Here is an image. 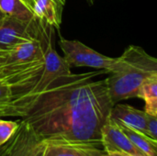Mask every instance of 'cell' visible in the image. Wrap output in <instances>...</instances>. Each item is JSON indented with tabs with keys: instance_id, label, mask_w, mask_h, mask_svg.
<instances>
[{
	"instance_id": "obj_1",
	"label": "cell",
	"mask_w": 157,
	"mask_h": 156,
	"mask_svg": "<svg viewBox=\"0 0 157 156\" xmlns=\"http://www.w3.org/2000/svg\"><path fill=\"white\" fill-rule=\"evenodd\" d=\"M105 71L69 74L53 81L32 100L21 120L51 148L100 142V129L114 106Z\"/></svg>"
},
{
	"instance_id": "obj_2",
	"label": "cell",
	"mask_w": 157,
	"mask_h": 156,
	"mask_svg": "<svg viewBox=\"0 0 157 156\" xmlns=\"http://www.w3.org/2000/svg\"><path fill=\"white\" fill-rule=\"evenodd\" d=\"M157 76V60L140 46L131 45L117 58L113 70L106 78L113 105L137 97L140 87Z\"/></svg>"
},
{
	"instance_id": "obj_3",
	"label": "cell",
	"mask_w": 157,
	"mask_h": 156,
	"mask_svg": "<svg viewBox=\"0 0 157 156\" xmlns=\"http://www.w3.org/2000/svg\"><path fill=\"white\" fill-rule=\"evenodd\" d=\"M43 67V58L0 69V118H21L38 94L35 86Z\"/></svg>"
},
{
	"instance_id": "obj_4",
	"label": "cell",
	"mask_w": 157,
	"mask_h": 156,
	"mask_svg": "<svg viewBox=\"0 0 157 156\" xmlns=\"http://www.w3.org/2000/svg\"><path fill=\"white\" fill-rule=\"evenodd\" d=\"M59 45L64 60L70 66L89 67L109 74L116 63L117 58L103 55L76 40H71L61 37Z\"/></svg>"
},
{
	"instance_id": "obj_5",
	"label": "cell",
	"mask_w": 157,
	"mask_h": 156,
	"mask_svg": "<svg viewBox=\"0 0 157 156\" xmlns=\"http://www.w3.org/2000/svg\"><path fill=\"white\" fill-rule=\"evenodd\" d=\"M44 23L38 18L31 22H24L6 16L0 20V51H8L16 45L39 36Z\"/></svg>"
},
{
	"instance_id": "obj_6",
	"label": "cell",
	"mask_w": 157,
	"mask_h": 156,
	"mask_svg": "<svg viewBox=\"0 0 157 156\" xmlns=\"http://www.w3.org/2000/svg\"><path fill=\"white\" fill-rule=\"evenodd\" d=\"M53 29L54 28L52 27L48 33L43 52V67L35 86V94H40L56 79L72 73L71 66L63 57L58 54L53 47Z\"/></svg>"
},
{
	"instance_id": "obj_7",
	"label": "cell",
	"mask_w": 157,
	"mask_h": 156,
	"mask_svg": "<svg viewBox=\"0 0 157 156\" xmlns=\"http://www.w3.org/2000/svg\"><path fill=\"white\" fill-rule=\"evenodd\" d=\"M43 143L32 128L20 120L15 134L0 146V156H34Z\"/></svg>"
},
{
	"instance_id": "obj_8",
	"label": "cell",
	"mask_w": 157,
	"mask_h": 156,
	"mask_svg": "<svg viewBox=\"0 0 157 156\" xmlns=\"http://www.w3.org/2000/svg\"><path fill=\"white\" fill-rule=\"evenodd\" d=\"M100 142L105 154L120 153L132 156H146L131 142L110 114L100 129Z\"/></svg>"
},
{
	"instance_id": "obj_9",
	"label": "cell",
	"mask_w": 157,
	"mask_h": 156,
	"mask_svg": "<svg viewBox=\"0 0 157 156\" xmlns=\"http://www.w3.org/2000/svg\"><path fill=\"white\" fill-rule=\"evenodd\" d=\"M52 26L44 23L42 31L37 37L30 38L7 51L6 64H20L43 58L47 37Z\"/></svg>"
},
{
	"instance_id": "obj_10",
	"label": "cell",
	"mask_w": 157,
	"mask_h": 156,
	"mask_svg": "<svg viewBox=\"0 0 157 156\" xmlns=\"http://www.w3.org/2000/svg\"><path fill=\"white\" fill-rule=\"evenodd\" d=\"M110 116L115 120L146 134L147 114L144 112V110H140L130 105L117 103L112 107Z\"/></svg>"
},
{
	"instance_id": "obj_11",
	"label": "cell",
	"mask_w": 157,
	"mask_h": 156,
	"mask_svg": "<svg viewBox=\"0 0 157 156\" xmlns=\"http://www.w3.org/2000/svg\"><path fill=\"white\" fill-rule=\"evenodd\" d=\"M32 10L38 19L58 30L60 29L63 9L52 0H35Z\"/></svg>"
},
{
	"instance_id": "obj_12",
	"label": "cell",
	"mask_w": 157,
	"mask_h": 156,
	"mask_svg": "<svg viewBox=\"0 0 157 156\" xmlns=\"http://www.w3.org/2000/svg\"><path fill=\"white\" fill-rule=\"evenodd\" d=\"M122 131L127 135L131 142L146 156H157V141L153 140L148 135L132 129L127 125L115 120Z\"/></svg>"
},
{
	"instance_id": "obj_13",
	"label": "cell",
	"mask_w": 157,
	"mask_h": 156,
	"mask_svg": "<svg viewBox=\"0 0 157 156\" xmlns=\"http://www.w3.org/2000/svg\"><path fill=\"white\" fill-rule=\"evenodd\" d=\"M0 10L6 16L24 22L37 19L33 11L22 0H0Z\"/></svg>"
},
{
	"instance_id": "obj_14",
	"label": "cell",
	"mask_w": 157,
	"mask_h": 156,
	"mask_svg": "<svg viewBox=\"0 0 157 156\" xmlns=\"http://www.w3.org/2000/svg\"><path fill=\"white\" fill-rule=\"evenodd\" d=\"M137 97L144 101L145 113L157 117V76L150 78L140 87Z\"/></svg>"
},
{
	"instance_id": "obj_15",
	"label": "cell",
	"mask_w": 157,
	"mask_h": 156,
	"mask_svg": "<svg viewBox=\"0 0 157 156\" xmlns=\"http://www.w3.org/2000/svg\"><path fill=\"white\" fill-rule=\"evenodd\" d=\"M98 146L102 147L101 143H87L50 148L52 156H91L94 151L98 149Z\"/></svg>"
},
{
	"instance_id": "obj_16",
	"label": "cell",
	"mask_w": 157,
	"mask_h": 156,
	"mask_svg": "<svg viewBox=\"0 0 157 156\" xmlns=\"http://www.w3.org/2000/svg\"><path fill=\"white\" fill-rule=\"evenodd\" d=\"M19 121L6 120L0 118V146L5 144L18 129Z\"/></svg>"
},
{
	"instance_id": "obj_17",
	"label": "cell",
	"mask_w": 157,
	"mask_h": 156,
	"mask_svg": "<svg viewBox=\"0 0 157 156\" xmlns=\"http://www.w3.org/2000/svg\"><path fill=\"white\" fill-rule=\"evenodd\" d=\"M147 114V113H146ZM146 134L153 140L157 141V117L147 114L146 116Z\"/></svg>"
},
{
	"instance_id": "obj_18",
	"label": "cell",
	"mask_w": 157,
	"mask_h": 156,
	"mask_svg": "<svg viewBox=\"0 0 157 156\" xmlns=\"http://www.w3.org/2000/svg\"><path fill=\"white\" fill-rule=\"evenodd\" d=\"M44 143V142H43ZM49 145L46 143H43V145L39 149V151L35 154V155L34 156H46L47 155V153H48V151H49Z\"/></svg>"
},
{
	"instance_id": "obj_19",
	"label": "cell",
	"mask_w": 157,
	"mask_h": 156,
	"mask_svg": "<svg viewBox=\"0 0 157 156\" xmlns=\"http://www.w3.org/2000/svg\"><path fill=\"white\" fill-rule=\"evenodd\" d=\"M6 58H7V51H0V69L6 64Z\"/></svg>"
},
{
	"instance_id": "obj_20",
	"label": "cell",
	"mask_w": 157,
	"mask_h": 156,
	"mask_svg": "<svg viewBox=\"0 0 157 156\" xmlns=\"http://www.w3.org/2000/svg\"><path fill=\"white\" fill-rule=\"evenodd\" d=\"M103 156H132L130 154H120V153H113V154H105Z\"/></svg>"
},
{
	"instance_id": "obj_21",
	"label": "cell",
	"mask_w": 157,
	"mask_h": 156,
	"mask_svg": "<svg viewBox=\"0 0 157 156\" xmlns=\"http://www.w3.org/2000/svg\"><path fill=\"white\" fill-rule=\"evenodd\" d=\"M104 154V151H100L99 149H97L96 151L93 152V154H91V156H103Z\"/></svg>"
},
{
	"instance_id": "obj_22",
	"label": "cell",
	"mask_w": 157,
	"mask_h": 156,
	"mask_svg": "<svg viewBox=\"0 0 157 156\" xmlns=\"http://www.w3.org/2000/svg\"><path fill=\"white\" fill-rule=\"evenodd\" d=\"M52 1H53V2H54V3L59 6V7H60V8H62V9L63 8V6H64V5L61 2V0H52Z\"/></svg>"
},
{
	"instance_id": "obj_23",
	"label": "cell",
	"mask_w": 157,
	"mask_h": 156,
	"mask_svg": "<svg viewBox=\"0 0 157 156\" xmlns=\"http://www.w3.org/2000/svg\"><path fill=\"white\" fill-rule=\"evenodd\" d=\"M22 1H23V2H24V3H25V4H26V5H27V6H29V8H30L31 10H32L33 5L31 4L30 0H22ZM32 11H33V10H32Z\"/></svg>"
},
{
	"instance_id": "obj_24",
	"label": "cell",
	"mask_w": 157,
	"mask_h": 156,
	"mask_svg": "<svg viewBox=\"0 0 157 156\" xmlns=\"http://www.w3.org/2000/svg\"><path fill=\"white\" fill-rule=\"evenodd\" d=\"M86 2H87V4L89 5V6H93L94 5V1L95 0H86Z\"/></svg>"
},
{
	"instance_id": "obj_25",
	"label": "cell",
	"mask_w": 157,
	"mask_h": 156,
	"mask_svg": "<svg viewBox=\"0 0 157 156\" xmlns=\"http://www.w3.org/2000/svg\"><path fill=\"white\" fill-rule=\"evenodd\" d=\"M5 17H6V15H5V14H4V13H3V12L0 10V20H2V19Z\"/></svg>"
},
{
	"instance_id": "obj_26",
	"label": "cell",
	"mask_w": 157,
	"mask_h": 156,
	"mask_svg": "<svg viewBox=\"0 0 157 156\" xmlns=\"http://www.w3.org/2000/svg\"><path fill=\"white\" fill-rule=\"evenodd\" d=\"M50 147V146H49ZM46 156H51V154H50V148H49V151H48V153H47V155Z\"/></svg>"
},
{
	"instance_id": "obj_27",
	"label": "cell",
	"mask_w": 157,
	"mask_h": 156,
	"mask_svg": "<svg viewBox=\"0 0 157 156\" xmlns=\"http://www.w3.org/2000/svg\"><path fill=\"white\" fill-rule=\"evenodd\" d=\"M61 2H62V3H63V5L65 4V0H61Z\"/></svg>"
},
{
	"instance_id": "obj_28",
	"label": "cell",
	"mask_w": 157,
	"mask_h": 156,
	"mask_svg": "<svg viewBox=\"0 0 157 156\" xmlns=\"http://www.w3.org/2000/svg\"><path fill=\"white\" fill-rule=\"evenodd\" d=\"M30 2H31V4L33 5V4H34V2H35V0H30Z\"/></svg>"
},
{
	"instance_id": "obj_29",
	"label": "cell",
	"mask_w": 157,
	"mask_h": 156,
	"mask_svg": "<svg viewBox=\"0 0 157 156\" xmlns=\"http://www.w3.org/2000/svg\"><path fill=\"white\" fill-rule=\"evenodd\" d=\"M50 154H51V148H50ZM51 156H52V154H51Z\"/></svg>"
}]
</instances>
